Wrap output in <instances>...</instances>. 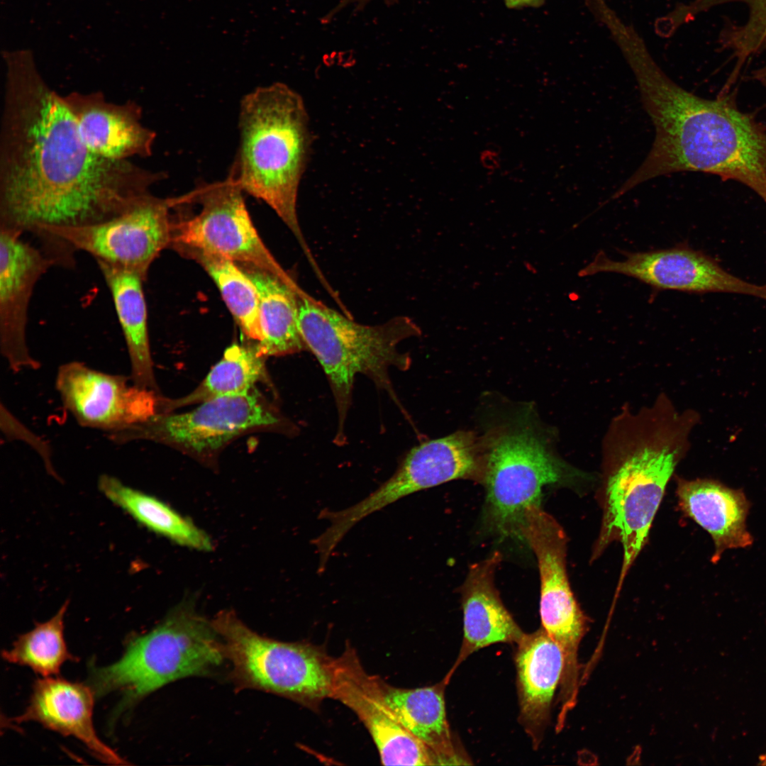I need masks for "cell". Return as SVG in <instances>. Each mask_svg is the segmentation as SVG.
<instances>
[{"label": "cell", "instance_id": "obj_5", "mask_svg": "<svg viewBox=\"0 0 766 766\" xmlns=\"http://www.w3.org/2000/svg\"><path fill=\"white\" fill-rule=\"evenodd\" d=\"M296 294L298 326L308 350L316 356L328 379L338 412L335 443L342 445L345 442V423L355 375H366L396 402L389 369L409 368L411 357L399 350V345L421 335V330L405 316L377 325H363L317 300L301 287Z\"/></svg>", "mask_w": 766, "mask_h": 766}, {"label": "cell", "instance_id": "obj_16", "mask_svg": "<svg viewBox=\"0 0 766 766\" xmlns=\"http://www.w3.org/2000/svg\"><path fill=\"white\" fill-rule=\"evenodd\" d=\"M55 263L22 233L0 228L1 351L15 372L40 367L26 343L28 309L36 283Z\"/></svg>", "mask_w": 766, "mask_h": 766}, {"label": "cell", "instance_id": "obj_15", "mask_svg": "<svg viewBox=\"0 0 766 766\" xmlns=\"http://www.w3.org/2000/svg\"><path fill=\"white\" fill-rule=\"evenodd\" d=\"M129 380L70 362L59 367L55 386L63 406L80 426L111 433L161 412L163 398Z\"/></svg>", "mask_w": 766, "mask_h": 766}, {"label": "cell", "instance_id": "obj_23", "mask_svg": "<svg viewBox=\"0 0 766 766\" xmlns=\"http://www.w3.org/2000/svg\"><path fill=\"white\" fill-rule=\"evenodd\" d=\"M111 294L131 365V382L141 388L157 389L152 360L148 311L143 282L139 274L104 263H97Z\"/></svg>", "mask_w": 766, "mask_h": 766}, {"label": "cell", "instance_id": "obj_32", "mask_svg": "<svg viewBox=\"0 0 766 766\" xmlns=\"http://www.w3.org/2000/svg\"><path fill=\"white\" fill-rule=\"evenodd\" d=\"M505 5L509 9H519L523 7H539L544 0H504Z\"/></svg>", "mask_w": 766, "mask_h": 766}, {"label": "cell", "instance_id": "obj_12", "mask_svg": "<svg viewBox=\"0 0 766 766\" xmlns=\"http://www.w3.org/2000/svg\"><path fill=\"white\" fill-rule=\"evenodd\" d=\"M623 260H614L600 250L578 275L617 273L635 278L656 291L733 293L766 300L765 286L730 274L711 257L685 244L647 252H623Z\"/></svg>", "mask_w": 766, "mask_h": 766}, {"label": "cell", "instance_id": "obj_24", "mask_svg": "<svg viewBox=\"0 0 766 766\" xmlns=\"http://www.w3.org/2000/svg\"><path fill=\"white\" fill-rule=\"evenodd\" d=\"M238 265L253 282L259 296L262 340L256 347L260 354L280 356L308 350L298 326V283H288L255 267Z\"/></svg>", "mask_w": 766, "mask_h": 766}, {"label": "cell", "instance_id": "obj_22", "mask_svg": "<svg viewBox=\"0 0 766 766\" xmlns=\"http://www.w3.org/2000/svg\"><path fill=\"white\" fill-rule=\"evenodd\" d=\"M444 679L428 687L406 689L382 679L384 698L401 725L438 758L439 765L465 763L446 716Z\"/></svg>", "mask_w": 766, "mask_h": 766}, {"label": "cell", "instance_id": "obj_30", "mask_svg": "<svg viewBox=\"0 0 766 766\" xmlns=\"http://www.w3.org/2000/svg\"><path fill=\"white\" fill-rule=\"evenodd\" d=\"M372 0H338V4L334 8H333L328 13L323 17L325 21L329 22L334 18L335 15L340 13L344 9L353 6L355 11H360L364 9L370 1ZM387 5H392L397 3L400 0H382Z\"/></svg>", "mask_w": 766, "mask_h": 766}, {"label": "cell", "instance_id": "obj_14", "mask_svg": "<svg viewBox=\"0 0 766 766\" xmlns=\"http://www.w3.org/2000/svg\"><path fill=\"white\" fill-rule=\"evenodd\" d=\"M522 535L538 560L541 627L566 657L574 658L578 655L587 623L568 581L565 533L560 523L538 504L526 511Z\"/></svg>", "mask_w": 766, "mask_h": 766}, {"label": "cell", "instance_id": "obj_1", "mask_svg": "<svg viewBox=\"0 0 766 766\" xmlns=\"http://www.w3.org/2000/svg\"><path fill=\"white\" fill-rule=\"evenodd\" d=\"M2 57L0 228L35 234L43 227L102 221L130 209L165 177L92 152L33 52L5 50Z\"/></svg>", "mask_w": 766, "mask_h": 766}, {"label": "cell", "instance_id": "obj_21", "mask_svg": "<svg viewBox=\"0 0 766 766\" xmlns=\"http://www.w3.org/2000/svg\"><path fill=\"white\" fill-rule=\"evenodd\" d=\"M676 493L682 511L710 535L714 545L711 562L717 563L727 550L753 544L746 526L751 505L742 489L712 478L678 477Z\"/></svg>", "mask_w": 766, "mask_h": 766}, {"label": "cell", "instance_id": "obj_27", "mask_svg": "<svg viewBox=\"0 0 766 766\" xmlns=\"http://www.w3.org/2000/svg\"><path fill=\"white\" fill-rule=\"evenodd\" d=\"M264 357L256 345L254 347L231 345L192 392L176 400L164 399V413L213 398L249 393L263 374Z\"/></svg>", "mask_w": 766, "mask_h": 766}, {"label": "cell", "instance_id": "obj_33", "mask_svg": "<svg viewBox=\"0 0 766 766\" xmlns=\"http://www.w3.org/2000/svg\"><path fill=\"white\" fill-rule=\"evenodd\" d=\"M759 765H766V751L759 757Z\"/></svg>", "mask_w": 766, "mask_h": 766}, {"label": "cell", "instance_id": "obj_17", "mask_svg": "<svg viewBox=\"0 0 766 766\" xmlns=\"http://www.w3.org/2000/svg\"><path fill=\"white\" fill-rule=\"evenodd\" d=\"M62 96L82 139L94 153L113 160L152 154L156 135L142 124V110L136 103L109 102L101 91Z\"/></svg>", "mask_w": 766, "mask_h": 766}, {"label": "cell", "instance_id": "obj_29", "mask_svg": "<svg viewBox=\"0 0 766 766\" xmlns=\"http://www.w3.org/2000/svg\"><path fill=\"white\" fill-rule=\"evenodd\" d=\"M749 7L745 24L734 34L733 48L743 60L766 48V0H738Z\"/></svg>", "mask_w": 766, "mask_h": 766}, {"label": "cell", "instance_id": "obj_7", "mask_svg": "<svg viewBox=\"0 0 766 766\" xmlns=\"http://www.w3.org/2000/svg\"><path fill=\"white\" fill-rule=\"evenodd\" d=\"M211 622L238 687L279 695L313 711L331 697L333 657L323 647L264 637L230 611Z\"/></svg>", "mask_w": 766, "mask_h": 766}, {"label": "cell", "instance_id": "obj_8", "mask_svg": "<svg viewBox=\"0 0 766 766\" xmlns=\"http://www.w3.org/2000/svg\"><path fill=\"white\" fill-rule=\"evenodd\" d=\"M175 204V198H160L150 193L106 220L84 226L43 227L35 235L69 253L85 252L96 263L133 272L146 280L151 264L171 245L170 210Z\"/></svg>", "mask_w": 766, "mask_h": 766}, {"label": "cell", "instance_id": "obj_9", "mask_svg": "<svg viewBox=\"0 0 766 766\" xmlns=\"http://www.w3.org/2000/svg\"><path fill=\"white\" fill-rule=\"evenodd\" d=\"M243 192L229 172L226 179L201 183L181 196L184 202L199 204L200 210L194 216L172 221L171 245L181 244L217 253L238 265L255 267L288 283L294 282L260 237Z\"/></svg>", "mask_w": 766, "mask_h": 766}, {"label": "cell", "instance_id": "obj_18", "mask_svg": "<svg viewBox=\"0 0 766 766\" xmlns=\"http://www.w3.org/2000/svg\"><path fill=\"white\" fill-rule=\"evenodd\" d=\"M95 695L89 686L62 678L37 679L28 706L13 722L35 721L82 742L96 758L109 765L128 764L100 740L94 730L92 711Z\"/></svg>", "mask_w": 766, "mask_h": 766}, {"label": "cell", "instance_id": "obj_26", "mask_svg": "<svg viewBox=\"0 0 766 766\" xmlns=\"http://www.w3.org/2000/svg\"><path fill=\"white\" fill-rule=\"evenodd\" d=\"M183 256L197 262L217 286L228 309L243 333L250 339L262 340L259 296L256 287L242 268L233 260L217 253L172 244Z\"/></svg>", "mask_w": 766, "mask_h": 766}, {"label": "cell", "instance_id": "obj_10", "mask_svg": "<svg viewBox=\"0 0 766 766\" xmlns=\"http://www.w3.org/2000/svg\"><path fill=\"white\" fill-rule=\"evenodd\" d=\"M483 469L480 438L473 431H458L425 441L411 448L395 472L367 497L331 511V528L344 536L366 516L411 494L459 479L481 482Z\"/></svg>", "mask_w": 766, "mask_h": 766}, {"label": "cell", "instance_id": "obj_31", "mask_svg": "<svg viewBox=\"0 0 766 766\" xmlns=\"http://www.w3.org/2000/svg\"><path fill=\"white\" fill-rule=\"evenodd\" d=\"M479 161L484 169L494 172L501 165L499 151L495 148H487L480 152Z\"/></svg>", "mask_w": 766, "mask_h": 766}, {"label": "cell", "instance_id": "obj_11", "mask_svg": "<svg viewBox=\"0 0 766 766\" xmlns=\"http://www.w3.org/2000/svg\"><path fill=\"white\" fill-rule=\"evenodd\" d=\"M279 418L250 393L211 399L182 413H157L147 420L108 434L122 444L148 440L177 445L197 454L213 452L236 435Z\"/></svg>", "mask_w": 766, "mask_h": 766}, {"label": "cell", "instance_id": "obj_4", "mask_svg": "<svg viewBox=\"0 0 766 766\" xmlns=\"http://www.w3.org/2000/svg\"><path fill=\"white\" fill-rule=\"evenodd\" d=\"M554 437L528 404L496 415L479 436L486 518L501 538L523 540L526 511L540 504L545 486L574 485L593 478L558 455Z\"/></svg>", "mask_w": 766, "mask_h": 766}, {"label": "cell", "instance_id": "obj_3", "mask_svg": "<svg viewBox=\"0 0 766 766\" xmlns=\"http://www.w3.org/2000/svg\"><path fill=\"white\" fill-rule=\"evenodd\" d=\"M238 118L239 146L230 173L244 192L275 211L316 270L296 212L311 142L301 96L282 82L258 87L243 98Z\"/></svg>", "mask_w": 766, "mask_h": 766}, {"label": "cell", "instance_id": "obj_6", "mask_svg": "<svg viewBox=\"0 0 766 766\" xmlns=\"http://www.w3.org/2000/svg\"><path fill=\"white\" fill-rule=\"evenodd\" d=\"M220 638L192 602L184 601L152 630L131 637L118 661L91 667L89 686L98 697L120 692L119 714L172 682L219 667L226 658Z\"/></svg>", "mask_w": 766, "mask_h": 766}, {"label": "cell", "instance_id": "obj_19", "mask_svg": "<svg viewBox=\"0 0 766 766\" xmlns=\"http://www.w3.org/2000/svg\"><path fill=\"white\" fill-rule=\"evenodd\" d=\"M516 646L518 720L537 749L550 722L556 689L561 684L564 655L542 627L525 633Z\"/></svg>", "mask_w": 766, "mask_h": 766}, {"label": "cell", "instance_id": "obj_2", "mask_svg": "<svg viewBox=\"0 0 766 766\" xmlns=\"http://www.w3.org/2000/svg\"><path fill=\"white\" fill-rule=\"evenodd\" d=\"M653 165L659 176L698 172L739 182L766 204V129L722 94L707 99L680 88L655 121Z\"/></svg>", "mask_w": 766, "mask_h": 766}, {"label": "cell", "instance_id": "obj_20", "mask_svg": "<svg viewBox=\"0 0 766 766\" xmlns=\"http://www.w3.org/2000/svg\"><path fill=\"white\" fill-rule=\"evenodd\" d=\"M501 561L498 552L473 564L461 588L463 638L459 655L444 677L448 683L456 669L471 654L495 643L517 644L525 633L502 603L494 584Z\"/></svg>", "mask_w": 766, "mask_h": 766}, {"label": "cell", "instance_id": "obj_25", "mask_svg": "<svg viewBox=\"0 0 766 766\" xmlns=\"http://www.w3.org/2000/svg\"><path fill=\"white\" fill-rule=\"evenodd\" d=\"M98 487L111 503L152 532L194 550L209 552L213 549L211 539L203 530L155 496L109 474L99 478Z\"/></svg>", "mask_w": 766, "mask_h": 766}, {"label": "cell", "instance_id": "obj_28", "mask_svg": "<svg viewBox=\"0 0 766 766\" xmlns=\"http://www.w3.org/2000/svg\"><path fill=\"white\" fill-rule=\"evenodd\" d=\"M65 601L48 621L37 623L31 631L18 636L11 649L2 652L12 664L27 666L43 677L57 675L63 663L74 660L64 639Z\"/></svg>", "mask_w": 766, "mask_h": 766}, {"label": "cell", "instance_id": "obj_13", "mask_svg": "<svg viewBox=\"0 0 766 766\" xmlns=\"http://www.w3.org/2000/svg\"><path fill=\"white\" fill-rule=\"evenodd\" d=\"M382 678L368 673L355 648L347 644L332 660L331 699L358 717L372 737L384 765H436L438 758L399 722L389 706Z\"/></svg>", "mask_w": 766, "mask_h": 766}]
</instances>
